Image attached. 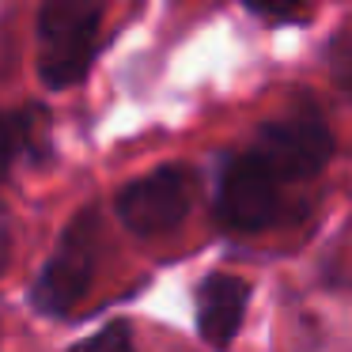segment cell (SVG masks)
<instances>
[{
    "instance_id": "1",
    "label": "cell",
    "mask_w": 352,
    "mask_h": 352,
    "mask_svg": "<svg viewBox=\"0 0 352 352\" xmlns=\"http://www.w3.org/2000/svg\"><path fill=\"white\" fill-rule=\"evenodd\" d=\"M99 0H46L38 12V72L50 91L80 84L99 46Z\"/></svg>"
},
{
    "instance_id": "2",
    "label": "cell",
    "mask_w": 352,
    "mask_h": 352,
    "mask_svg": "<svg viewBox=\"0 0 352 352\" xmlns=\"http://www.w3.org/2000/svg\"><path fill=\"white\" fill-rule=\"evenodd\" d=\"M95 258H99V216L84 212L69 223V231L61 235L54 258L42 265L38 280L31 288L34 311L69 314L87 296V288H91Z\"/></svg>"
},
{
    "instance_id": "3",
    "label": "cell",
    "mask_w": 352,
    "mask_h": 352,
    "mask_svg": "<svg viewBox=\"0 0 352 352\" xmlns=\"http://www.w3.org/2000/svg\"><path fill=\"white\" fill-rule=\"evenodd\" d=\"M193 205V175L186 167H160L152 175L129 182L118 193V220L140 239H155L175 231Z\"/></svg>"
},
{
    "instance_id": "4",
    "label": "cell",
    "mask_w": 352,
    "mask_h": 352,
    "mask_svg": "<svg viewBox=\"0 0 352 352\" xmlns=\"http://www.w3.org/2000/svg\"><path fill=\"white\" fill-rule=\"evenodd\" d=\"M280 212V178L265 167L258 152L235 155L220 175L216 220L228 231H261Z\"/></svg>"
},
{
    "instance_id": "5",
    "label": "cell",
    "mask_w": 352,
    "mask_h": 352,
    "mask_svg": "<svg viewBox=\"0 0 352 352\" xmlns=\"http://www.w3.org/2000/svg\"><path fill=\"white\" fill-rule=\"evenodd\" d=\"M254 152L265 160V167L273 170L280 182H303V178L318 175L329 163L333 152V137L314 114H288L276 122L261 125Z\"/></svg>"
},
{
    "instance_id": "6",
    "label": "cell",
    "mask_w": 352,
    "mask_h": 352,
    "mask_svg": "<svg viewBox=\"0 0 352 352\" xmlns=\"http://www.w3.org/2000/svg\"><path fill=\"white\" fill-rule=\"evenodd\" d=\"M246 303H250V284L243 276L231 273H212L201 284L197 296V326L212 349H228L235 341L239 326L246 318Z\"/></svg>"
},
{
    "instance_id": "7",
    "label": "cell",
    "mask_w": 352,
    "mask_h": 352,
    "mask_svg": "<svg viewBox=\"0 0 352 352\" xmlns=\"http://www.w3.org/2000/svg\"><path fill=\"white\" fill-rule=\"evenodd\" d=\"M8 129H12V148H16V155H34V160H38L50 148V118L42 107L19 110L16 118H8Z\"/></svg>"
},
{
    "instance_id": "8",
    "label": "cell",
    "mask_w": 352,
    "mask_h": 352,
    "mask_svg": "<svg viewBox=\"0 0 352 352\" xmlns=\"http://www.w3.org/2000/svg\"><path fill=\"white\" fill-rule=\"evenodd\" d=\"M326 61H329V76H333L337 91L344 99H352V27L337 31L326 46Z\"/></svg>"
},
{
    "instance_id": "9",
    "label": "cell",
    "mask_w": 352,
    "mask_h": 352,
    "mask_svg": "<svg viewBox=\"0 0 352 352\" xmlns=\"http://www.w3.org/2000/svg\"><path fill=\"white\" fill-rule=\"evenodd\" d=\"M69 352H137V349H133L129 326H125V322H110V326H102L99 333H91L87 341L72 344Z\"/></svg>"
},
{
    "instance_id": "10",
    "label": "cell",
    "mask_w": 352,
    "mask_h": 352,
    "mask_svg": "<svg viewBox=\"0 0 352 352\" xmlns=\"http://www.w3.org/2000/svg\"><path fill=\"white\" fill-rule=\"evenodd\" d=\"M299 4H303V0H246V8L261 12V16H288Z\"/></svg>"
},
{
    "instance_id": "11",
    "label": "cell",
    "mask_w": 352,
    "mask_h": 352,
    "mask_svg": "<svg viewBox=\"0 0 352 352\" xmlns=\"http://www.w3.org/2000/svg\"><path fill=\"white\" fill-rule=\"evenodd\" d=\"M12 160H16V148H12V129H8V122L0 118V178H4V170H8Z\"/></svg>"
},
{
    "instance_id": "12",
    "label": "cell",
    "mask_w": 352,
    "mask_h": 352,
    "mask_svg": "<svg viewBox=\"0 0 352 352\" xmlns=\"http://www.w3.org/2000/svg\"><path fill=\"white\" fill-rule=\"evenodd\" d=\"M4 261H8V246H4V239H0V269H4Z\"/></svg>"
}]
</instances>
